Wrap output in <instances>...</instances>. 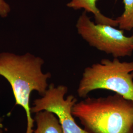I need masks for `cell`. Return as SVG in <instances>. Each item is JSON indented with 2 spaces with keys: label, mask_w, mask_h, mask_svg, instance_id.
<instances>
[{
  "label": "cell",
  "mask_w": 133,
  "mask_h": 133,
  "mask_svg": "<svg viewBox=\"0 0 133 133\" xmlns=\"http://www.w3.org/2000/svg\"><path fill=\"white\" fill-rule=\"evenodd\" d=\"M44 61L27 53L17 55L12 53H0V76L10 83L15 99V105L21 106L26 111L27 127L26 133H33L34 119L32 117L30 98L33 91L44 95L48 87L50 72L43 73Z\"/></svg>",
  "instance_id": "1"
},
{
  "label": "cell",
  "mask_w": 133,
  "mask_h": 133,
  "mask_svg": "<svg viewBox=\"0 0 133 133\" xmlns=\"http://www.w3.org/2000/svg\"><path fill=\"white\" fill-rule=\"evenodd\" d=\"M89 133H133V101L115 93L105 97H87L72 109Z\"/></svg>",
  "instance_id": "2"
},
{
  "label": "cell",
  "mask_w": 133,
  "mask_h": 133,
  "mask_svg": "<svg viewBox=\"0 0 133 133\" xmlns=\"http://www.w3.org/2000/svg\"><path fill=\"white\" fill-rule=\"evenodd\" d=\"M97 89L112 91L133 101V62L104 59L86 68L77 88L78 96L86 98Z\"/></svg>",
  "instance_id": "3"
},
{
  "label": "cell",
  "mask_w": 133,
  "mask_h": 133,
  "mask_svg": "<svg viewBox=\"0 0 133 133\" xmlns=\"http://www.w3.org/2000/svg\"><path fill=\"white\" fill-rule=\"evenodd\" d=\"M84 11L77 20L78 34L91 46L112 55L114 58L130 56L133 52V36H125L124 30L114 26L97 24Z\"/></svg>",
  "instance_id": "4"
},
{
  "label": "cell",
  "mask_w": 133,
  "mask_h": 133,
  "mask_svg": "<svg viewBox=\"0 0 133 133\" xmlns=\"http://www.w3.org/2000/svg\"><path fill=\"white\" fill-rule=\"evenodd\" d=\"M68 91L66 86L55 87L53 83L50 84L42 98L34 101V106L31 108V113L47 110L56 114L63 133H89L81 128L73 117L72 109L77 99L71 95L65 99L64 96Z\"/></svg>",
  "instance_id": "5"
},
{
  "label": "cell",
  "mask_w": 133,
  "mask_h": 133,
  "mask_svg": "<svg viewBox=\"0 0 133 133\" xmlns=\"http://www.w3.org/2000/svg\"><path fill=\"white\" fill-rule=\"evenodd\" d=\"M98 0H70L66 6L73 10L83 9L87 12L92 13L94 15L95 23L97 24L110 25L114 27L118 26L116 19L107 17L102 14L97 6Z\"/></svg>",
  "instance_id": "6"
},
{
  "label": "cell",
  "mask_w": 133,
  "mask_h": 133,
  "mask_svg": "<svg viewBox=\"0 0 133 133\" xmlns=\"http://www.w3.org/2000/svg\"><path fill=\"white\" fill-rule=\"evenodd\" d=\"M34 119L37 127L33 133H63L59 120L52 112L39 111L36 114Z\"/></svg>",
  "instance_id": "7"
},
{
  "label": "cell",
  "mask_w": 133,
  "mask_h": 133,
  "mask_svg": "<svg viewBox=\"0 0 133 133\" xmlns=\"http://www.w3.org/2000/svg\"><path fill=\"white\" fill-rule=\"evenodd\" d=\"M124 10L116 20L120 29L131 31L133 30V0H123Z\"/></svg>",
  "instance_id": "8"
},
{
  "label": "cell",
  "mask_w": 133,
  "mask_h": 133,
  "mask_svg": "<svg viewBox=\"0 0 133 133\" xmlns=\"http://www.w3.org/2000/svg\"><path fill=\"white\" fill-rule=\"evenodd\" d=\"M10 8L5 0H0V17L5 18L10 11Z\"/></svg>",
  "instance_id": "9"
},
{
  "label": "cell",
  "mask_w": 133,
  "mask_h": 133,
  "mask_svg": "<svg viewBox=\"0 0 133 133\" xmlns=\"http://www.w3.org/2000/svg\"><path fill=\"white\" fill-rule=\"evenodd\" d=\"M2 122V118L0 117V124H1ZM0 133H3V131L1 128H0Z\"/></svg>",
  "instance_id": "10"
}]
</instances>
